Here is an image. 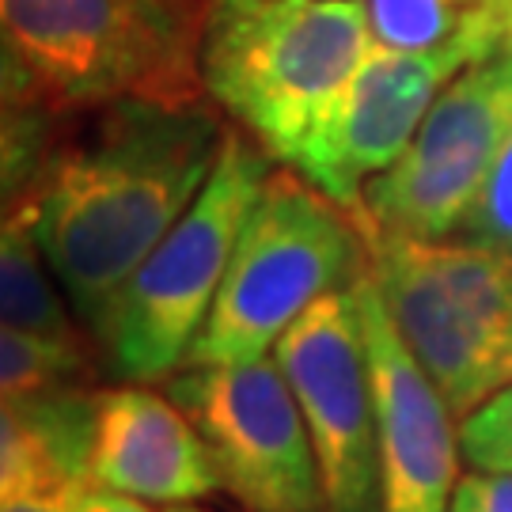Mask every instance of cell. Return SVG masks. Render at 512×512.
Here are the masks:
<instances>
[{
  "instance_id": "cell-15",
  "label": "cell",
  "mask_w": 512,
  "mask_h": 512,
  "mask_svg": "<svg viewBox=\"0 0 512 512\" xmlns=\"http://www.w3.org/2000/svg\"><path fill=\"white\" fill-rule=\"evenodd\" d=\"M486 0H365L372 38L391 50H433Z\"/></svg>"
},
{
  "instance_id": "cell-19",
  "label": "cell",
  "mask_w": 512,
  "mask_h": 512,
  "mask_svg": "<svg viewBox=\"0 0 512 512\" xmlns=\"http://www.w3.org/2000/svg\"><path fill=\"white\" fill-rule=\"evenodd\" d=\"M448 512H512V475H490V471L459 475Z\"/></svg>"
},
{
  "instance_id": "cell-14",
  "label": "cell",
  "mask_w": 512,
  "mask_h": 512,
  "mask_svg": "<svg viewBox=\"0 0 512 512\" xmlns=\"http://www.w3.org/2000/svg\"><path fill=\"white\" fill-rule=\"evenodd\" d=\"M107 372L99 342H57L27 330L4 327L0 334V387L4 403L95 387Z\"/></svg>"
},
{
  "instance_id": "cell-12",
  "label": "cell",
  "mask_w": 512,
  "mask_h": 512,
  "mask_svg": "<svg viewBox=\"0 0 512 512\" xmlns=\"http://www.w3.org/2000/svg\"><path fill=\"white\" fill-rule=\"evenodd\" d=\"M92 482L156 505H190L220 490L198 425L171 395L141 384L99 391Z\"/></svg>"
},
{
  "instance_id": "cell-7",
  "label": "cell",
  "mask_w": 512,
  "mask_h": 512,
  "mask_svg": "<svg viewBox=\"0 0 512 512\" xmlns=\"http://www.w3.org/2000/svg\"><path fill=\"white\" fill-rule=\"evenodd\" d=\"M505 12L509 0L478 4L456 35L433 50H391L376 42L327 126L293 160L296 175L365 228V186L410 148L437 95L467 65L505 54Z\"/></svg>"
},
{
  "instance_id": "cell-16",
  "label": "cell",
  "mask_w": 512,
  "mask_h": 512,
  "mask_svg": "<svg viewBox=\"0 0 512 512\" xmlns=\"http://www.w3.org/2000/svg\"><path fill=\"white\" fill-rule=\"evenodd\" d=\"M452 239L475 243V247H505V251H512V137L497 152L490 175L482 179L475 202L463 213Z\"/></svg>"
},
{
  "instance_id": "cell-1",
  "label": "cell",
  "mask_w": 512,
  "mask_h": 512,
  "mask_svg": "<svg viewBox=\"0 0 512 512\" xmlns=\"http://www.w3.org/2000/svg\"><path fill=\"white\" fill-rule=\"evenodd\" d=\"M228 137L213 99L4 107V209L31 220L88 334L209 183Z\"/></svg>"
},
{
  "instance_id": "cell-18",
  "label": "cell",
  "mask_w": 512,
  "mask_h": 512,
  "mask_svg": "<svg viewBox=\"0 0 512 512\" xmlns=\"http://www.w3.org/2000/svg\"><path fill=\"white\" fill-rule=\"evenodd\" d=\"M88 486L73 482H16L0 486V512H80Z\"/></svg>"
},
{
  "instance_id": "cell-8",
  "label": "cell",
  "mask_w": 512,
  "mask_h": 512,
  "mask_svg": "<svg viewBox=\"0 0 512 512\" xmlns=\"http://www.w3.org/2000/svg\"><path fill=\"white\" fill-rule=\"evenodd\" d=\"M512 137V54L486 57L437 95L414 141L365 186V236L452 239Z\"/></svg>"
},
{
  "instance_id": "cell-5",
  "label": "cell",
  "mask_w": 512,
  "mask_h": 512,
  "mask_svg": "<svg viewBox=\"0 0 512 512\" xmlns=\"http://www.w3.org/2000/svg\"><path fill=\"white\" fill-rule=\"evenodd\" d=\"M270 152L228 129L202 194L133 270L95 334L114 380L156 384L186 365L228 274L239 232L270 179Z\"/></svg>"
},
{
  "instance_id": "cell-13",
  "label": "cell",
  "mask_w": 512,
  "mask_h": 512,
  "mask_svg": "<svg viewBox=\"0 0 512 512\" xmlns=\"http://www.w3.org/2000/svg\"><path fill=\"white\" fill-rule=\"evenodd\" d=\"M50 262L42 255L31 220L19 209H4V239H0V304L4 327L27 330L57 342H88L84 323H73L65 296L46 274Z\"/></svg>"
},
{
  "instance_id": "cell-9",
  "label": "cell",
  "mask_w": 512,
  "mask_h": 512,
  "mask_svg": "<svg viewBox=\"0 0 512 512\" xmlns=\"http://www.w3.org/2000/svg\"><path fill=\"white\" fill-rule=\"evenodd\" d=\"M167 395L198 425L213 452L220 490L247 512H323L311 437L277 357L247 365H190Z\"/></svg>"
},
{
  "instance_id": "cell-11",
  "label": "cell",
  "mask_w": 512,
  "mask_h": 512,
  "mask_svg": "<svg viewBox=\"0 0 512 512\" xmlns=\"http://www.w3.org/2000/svg\"><path fill=\"white\" fill-rule=\"evenodd\" d=\"M380 429V512H448L459 486L456 414L391 323L368 266L353 285Z\"/></svg>"
},
{
  "instance_id": "cell-3",
  "label": "cell",
  "mask_w": 512,
  "mask_h": 512,
  "mask_svg": "<svg viewBox=\"0 0 512 512\" xmlns=\"http://www.w3.org/2000/svg\"><path fill=\"white\" fill-rule=\"evenodd\" d=\"M376 46L365 0H205V95L293 167Z\"/></svg>"
},
{
  "instance_id": "cell-2",
  "label": "cell",
  "mask_w": 512,
  "mask_h": 512,
  "mask_svg": "<svg viewBox=\"0 0 512 512\" xmlns=\"http://www.w3.org/2000/svg\"><path fill=\"white\" fill-rule=\"evenodd\" d=\"M205 0H0L4 107L194 103Z\"/></svg>"
},
{
  "instance_id": "cell-22",
  "label": "cell",
  "mask_w": 512,
  "mask_h": 512,
  "mask_svg": "<svg viewBox=\"0 0 512 512\" xmlns=\"http://www.w3.org/2000/svg\"><path fill=\"white\" fill-rule=\"evenodd\" d=\"M167 512H205V509H190V505H171Z\"/></svg>"
},
{
  "instance_id": "cell-21",
  "label": "cell",
  "mask_w": 512,
  "mask_h": 512,
  "mask_svg": "<svg viewBox=\"0 0 512 512\" xmlns=\"http://www.w3.org/2000/svg\"><path fill=\"white\" fill-rule=\"evenodd\" d=\"M505 54H512V0H509V12H505Z\"/></svg>"
},
{
  "instance_id": "cell-4",
  "label": "cell",
  "mask_w": 512,
  "mask_h": 512,
  "mask_svg": "<svg viewBox=\"0 0 512 512\" xmlns=\"http://www.w3.org/2000/svg\"><path fill=\"white\" fill-rule=\"evenodd\" d=\"M368 266L365 228L293 167H274L183 368L270 357L315 300L353 289Z\"/></svg>"
},
{
  "instance_id": "cell-6",
  "label": "cell",
  "mask_w": 512,
  "mask_h": 512,
  "mask_svg": "<svg viewBox=\"0 0 512 512\" xmlns=\"http://www.w3.org/2000/svg\"><path fill=\"white\" fill-rule=\"evenodd\" d=\"M372 274L395 330L456 418L512 387V251L372 239Z\"/></svg>"
},
{
  "instance_id": "cell-10",
  "label": "cell",
  "mask_w": 512,
  "mask_h": 512,
  "mask_svg": "<svg viewBox=\"0 0 512 512\" xmlns=\"http://www.w3.org/2000/svg\"><path fill=\"white\" fill-rule=\"evenodd\" d=\"M274 357L308 425L323 512H380V429L357 293L315 300Z\"/></svg>"
},
{
  "instance_id": "cell-20",
  "label": "cell",
  "mask_w": 512,
  "mask_h": 512,
  "mask_svg": "<svg viewBox=\"0 0 512 512\" xmlns=\"http://www.w3.org/2000/svg\"><path fill=\"white\" fill-rule=\"evenodd\" d=\"M80 512H152L141 501V497L118 494V490H107V486H88L84 497H80Z\"/></svg>"
},
{
  "instance_id": "cell-17",
  "label": "cell",
  "mask_w": 512,
  "mask_h": 512,
  "mask_svg": "<svg viewBox=\"0 0 512 512\" xmlns=\"http://www.w3.org/2000/svg\"><path fill=\"white\" fill-rule=\"evenodd\" d=\"M459 452L475 471L512 475V387L459 418Z\"/></svg>"
}]
</instances>
